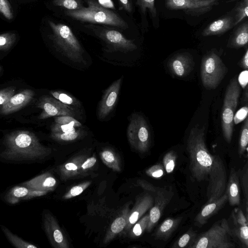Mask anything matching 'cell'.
Masks as SVG:
<instances>
[{
    "label": "cell",
    "instance_id": "cell-1",
    "mask_svg": "<svg viewBox=\"0 0 248 248\" xmlns=\"http://www.w3.org/2000/svg\"><path fill=\"white\" fill-rule=\"evenodd\" d=\"M1 158L11 161H35L43 159L51 152L43 145L32 132L17 130L7 134L4 140Z\"/></svg>",
    "mask_w": 248,
    "mask_h": 248
},
{
    "label": "cell",
    "instance_id": "cell-2",
    "mask_svg": "<svg viewBox=\"0 0 248 248\" xmlns=\"http://www.w3.org/2000/svg\"><path fill=\"white\" fill-rule=\"evenodd\" d=\"M187 151L193 179L198 182L208 180L214 155L206 146L204 126L200 127L197 124L191 129L187 140Z\"/></svg>",
    "mask_w": 248,
    "mask_h": 248
},
{
    "label": "cell",
    "instance_id": "cell-3",
    "mask_svg": "<svg viewBox=\"0 0 248 248\" xmlns=\"http://www.w3.org/2000/svg\"><path fill=\"white\" fill-rule=\"evenodd\" d=\"M88 6L67 11V16L75 19L93 23L103 24L122 29L128 28L127 23L115 13L101 6L94 0H87Z\"/></svg>",
    "mask_w": 248,
    "mask_h": 248
},
{
    "label": "cell",
    "instance_id": "cell-4",
    "mask_svg": "<svg viewBox=\"0 0 248 248\" xmlns=\"http://www.w3.org/2000/svg\"><path fill=\"white\" fill-rule=\"evenodd\" d=\"M52 31V39L62 54L75 63H84V51L79 41L68 26L48 21Z\"/></svg>",
    "mask_w": 248,
    "mask_h": 248
},
{
    "label": "cell",
    "instance_id": "cell-5",
    "mask_svg": "<svg viewBox=\"0 0 248 248\" xmlns=\"http://www.w3.org/2000/svg\"><path fill=\"white\" fill-rule=\"evenodd\" d=\"M228 220L223 218L207 231L197 235L189 248H235Z\"/></svg>",
    "mask_w": 248,
    "mask_h": 248
},
{
    "label": "cell",
    "instance_id": "cell-6",
    "mask_svg": "<svg viewBox=\"0 0 248 248\" xmlns=\"http://www.w3.org/2000/svg\"><path fill=\"white\" fill-rule=\"evenodd\" d=\"M241 89L237 79L234 78L230 81L226 90L221 112V126L224 139L231 142L233 129V116L237 107Z\"/></svg>",
    "mask_w": 248,
    "mask_h": 248
},
{
    "label": "cell",
    "instance_id": "cell-7",
    "mask_svg": "<svg viewBox=\"0 0 248 248\" xmlns=\"http://www.w3.org/2000/svg\"><path fill=\"white\" fill-rule=\"evenodd\" d=\"M227 72V69L219 56L213 50L207 52L202 58L201 66V77L204 88H216Z\"/></svg>",
    "mask_w": 248,
    "mask_h": 248
},
{
    "label": "cell",
    "instance_id": "cell-8",
    "mask_svg": "<svg viewBox=\"0 0 248 248\" xmlns=\"http://www.w3.org/2000/svg\"><path fill=\"white\" fill-rule=\"evenodd\" d=\"M127 136L130 145L135 150L141 153L148 151L150 145V129L141 115L135 113L130 116Z\"/></svg>",
    "mask_w": 248,
    "mask_h": 248
},
{
    "label": "cell",
    "instance_id": "cell-9",
    "mask_svg": "<svg viewBox=\"0 0 248 248\" xmlns=\"http://www.w3.org/2000/svg\"><path fill=\"white\" fill-rule=\"evenodd\" d=\"M209 184L207 188V202L220 197L225 191L227 186V173L222 160L218 155L214 156L213 163L209 175Z\"/></svg>",
    "mask_w": 248,
    "mask_h": 248
},
{
    "label": "cell",
    "instance_id": "cell-10",
    "mask_svg": "<svg viewBox=\"0 0 248 248\" xmlns=\"http://www.w3.org/2000/svg\"><path fill=\"white\" fill-rule=\"evenodd\" d=\"M37 107L42 110L38 117L39 119L64 115L75 118L80 115L78 108L65 105L54 97L48 96H44L40 98Z\"/></svg>",
    "mask_w": 248,
    "mask_h": 248
},
{
    "label": "cell",
    "instance_id": "cell-11",
    "mask_svg": "<svg viewBox=\"0 0 248 248\" xmlns=\"http://www.w3.org/2000/svg\"><path fill=\"white\" fill-rule=\"evenodd\" d=\"M220 0H165L166 8L171 10H183L187 15L199 16L210 12Z\"/></svg>",
    "mask_w": 248,
    "mask_h": 248
},
{
    "label": "cell",
    "instance_id": "cell-12",
    "mask_svg": "<svg viewBox=\"0 0 248 248\" xmlns=\"http://www.w3.org/2000/svg\"><path fill=\"white\" fill-rule=\"evenodd\" d=\"M151 192H155V204L150 208L149 220L147 231L150 232L159 220L165 206L170 201L173 193L170 189L165 187L153 186Z\"/></svg>",
    "mask_w": 248,
    "mask_h": 248
},
{
    "label": "cell",
    "instance_id": "cell-13",
    "mask_svg": "<svg viewBox=\"0 0 248 248\" xmlns=\"http://www.w3.org/2000/svg\"><path fill=\"white\" fill-rule=\"evenodd\" d=\"M43 224L47 238L55 248H68L69 243L54 216L49 212L43 213Z\"/></svg>",
    "mask_w": 248,
    "mask_h": 248
},
{
    "label": "cell",
    "instance_id": "cell-14",
    "mask_svg": "<svg viewBox=\"0 0 248 248\" xmlns=\"http://www.w3.org/2000/svg\"><path fill=\"white\" fill-rule=\"evenodd\" d=\"M123 78L122 77L114 81L104 92L97 108L98 119L104 120L113 109L117 102Z\"/></svg>",
    "mask_w": 248,
    "mask_h": 248
},
{
    "label": "cell",
    "instance_id": "cell-15",
    "mask_svg": "<svg viewBox=\"0 0 248 248\" xmlns=\"http://www.w3.org/2000/svg\"><path fill=\"white\" fill-rule=\"evenodd\" d=\"M98 35L114 51L127 53L137 48L133 41L126 39L116 30L103 29Z\"/></svg>",
    "mask_w": 248,
    "mask_h": 248
},
{
    "label": "cell",
    "instance_id": "cell-16",
    "mask_svg": "<svg viewBox=\"0 0 248 248\" xmlns=\"http://www.w3.org/2000/svg\"><path fill=\"white\" fill-rule=\"evenodd\" d=\"M167 65L172 75L183 78L187 76L193 70L194 62L190 54L181 52L175 54L170 59Z\"/></svg>",
    "mask_w": 248,
    "mask_h": 248
},
{
    "label": "cell",
    "instance_id": "cell-17",
    "mask_svg": "<svg viewBox=\"0 0 248 248\" xmlns=\"http://www.w3.org/2000/svg\"><path fill=\"white\" fill-rule=\"evenodd\" d=\"M231 217L233 224L230 227L233 236L235 237L242 247L248 248V217L245 216L242 209L235 208L232 212Z\"/></svg>",
    "mask_w": 248,
    "mask_h": 248
},
{
    "label": "cell",
    "instance_id": "cell-18",
    "mask_svg": "<svg viewBox=\"0 0 248 248\" xmlns=\"http://www.w3.org/2000/svg\"><path fill=\"white\" fill-rule=\"evenodd\" d=\"M154 199L149 193H145L139 197L132 209L130 210L128 222L124 229L129 230L154 204Z\"/></svg>",
    "mask_w": 248,
    "mask_h": 248
},
{
    "label": "cell",
    "instance_id": "cell-19",
    "mask_svg": "<svg viewBox=\"0 0 248 248\" xmlns=\"http://www.w3.org/2000/svg\"><path fill=\"white\" fill-rule=\"evenodd\" d=\"M227 201L228 196L225 192L217 199L207 202L195 217V226L199 227L203 226L210 218L217 214L225 205Z\"/></svg>",
    "mask_w": 248,
    "mask_h": 248
},
{
    "label": "cell",
    "instance_id": "cell-20",
    "mask_svg": "<svg viewBox=\"0 0 248 248\" xmlns=\"http://www.w3.org/2000/svg\"><path fill=\"white\" fill-rule=\"evenodd\" d=\"M47 193L46 191L33 190L23 186H16L5 194L4 198L8 203L14 204L21 201L44 196Z\"/></svg>",
    "mask_w": 248,
    "mask_h": 248
},
{
    "label": "cell",
    "instance_id": "cell-21",
    "mask_svg": "<svg viewBox=\"0 0 248 248\" xmlns=\"http://www.w3.org/2000/svg\"><path fill=\"white\" fill-rule=\"evenodd\" d=\"M234 16L225 15L207 25L202 34L204 37L223 35L234 27Z\"/></svg>",
    "mask_w": 248,
    "mask_h": 248
},
{
    "label": "cell",
    "instance_id": "cell-22",
    "mask_svg": "<svg viewBox=\"0 0 248 248\" xmlns=\"http://www.w3.org/2000/svg\"><path fill=\"white\" fill-rule=\"evenodd\" d=\"M34 95L33 91L26 89L13 95L6 104L2 106L1 113L6 115L18 110L28 104Z\"/></svg>",
    "mask_w": 248,
    "mask_h": 248
},
{
    "label": "cell",
    "instance_id": "cell-23",
    "mask_svg": "<svg viewBox=\"0 0 248 248\" xmlns=\"http://www.w3.org/2000/svg\"><path fill=\"white\" fill-rule=\"evenodd\" d=\"M57 181L52 174L46 172L21 184L28 188L47 192L53 190Z\"/></svg>",
    "mask_w": 248,
    "mask_h": 248
},
{
    "label": "cell",
    "instance_id": "cell-24",
    "mask_svg": "<svg viewBox=\"0 0 248 248\" xmlns=\"http://www.w3.org/2000/svg\"><path fill=\"white\" fill-rule=\"evenodd\" d=\"M228 196L230 205H239L240 203V187L238 170L232 167L230 170L229 181L225 191Z\"/></svg>",
    "mask_w": 248,
    "mask_h": 248
},
{
    "label": "cell",
    "instance_id": "cell-25",
    "mask_svg": "<svg viewBox=\"0 0 248 248\" xmlns=\"http://www.w3.org/2000/svg\"><path fill=\"white\" fill-rule=\"evenodd\" d=\"M130 210L128 206L126 207L112 222L104 239L105 244L112 240L125 229L128 222Z\"/></svg>",
    "mask_w": 248,
    "mask_h": 248
},
{
    "label": "cell",
    "instance_id": "cell-26",
    "mask_svg": "<svg viewBox=\"0 0 248 248\" xmlns=\"http://www.w3.org/2000/svg\"><path fill=\"white\" fill-rule=\"evenodd\" d=\"M248 42V22L241 24L233 31L228 42L227 46L238 49L247 46Z\"/></svg>",
    "mask_w": 248,
    "mask_h": 248
},
{
    "label": "cell",
    "instance_id": "cell-27",
    "mask_svg": "<svg viewBox=\"0 0 248 248\" xmlns=\"http://www.w3.org/2000/svg\"><path fill=\"white\" fill-rule=\"evenodd\" d=\"M183 217H170L166 219L157 228L155 233V238L167 241L176 230Z\"/></svg>",
    "mask_w": 248,
    "mask_h": 248
},
{
    "label": "cell",
    "instance_id": "cell-28",
    "mask_svg": "<svg viewBox=\"0 0 248 248\" xmlns=\"http://www.w3.org/2000/svg\"><path fill=\"white\" fill-rule=\"evenodd\" d=\"M86 155H80L62 165L59 167L60 175L62 178L69 179L82 173L81 166L86 159Z\"/></svg>",
    "mask_w": 248,
    "mask_h": 248
},
{
    "label": "cell",
    "instance_id": "cell-29",
    "mask_svg": "<svg viewBox=\"0 0 248 248\" xmlns=\"http://www.w3.org/2000/svg\"><path fill=\"white\" fill-rule=\"evenodd\" d=\"M136 4L138 5L143 18L146 16L147 13L153 21L155 27L159 26V19L155 6V0H137Z\"/></svg>",
    "mask_w": 248,
    "mask_h": 248
},
{
    "label": "cell",
    "instance_id": "cell-30",
    "mask_svg": "<svg viewBox=\"0 0 248 248\" xmlns=\"http://www.w3.org/2000/svg\"><path fill=\"white\" fill-rule=\"evenodd\" d=\"M102 162L114 171H120L121 168L118 155L110 148L104 149L100 154Z\"/></svg>",
    "mask_w": 248,
    "mask_h": 248
},
{
    "label": "cell",
    "instance_id": "cell-31",
    "mask_svg": "<svg viewBox=\"0 0 248 248\" xmlns=\"http://www.w3.org/2000/svg\"><path fill=\"white\" fill-rule=\"evenodd\" d=\"M0 227L6 238L16 248H38L37 246L22 239L17 235L13 233L5 226L1 225Z\"/></svg>",
    "mask_w": 248,
    "mask_h": 248
},
{
    "label": "cell",
    "instance_id": "cell-32",
    "mask_svg": "<svg viewBox=\"0 0 248 248\" xmlns=\"http://www.w3.org/2000/svg\"><path fill=\"white\" fill-rule=\"evenodd\" d=\"M50 93L57 100L69 106L79 108L81 107L80 101L73 95L61 91H52Z\"/></svg>",
    "mask_w": 248,
    "mask_h": 248
},
{
    "label": "cell",
    "instance_id": "cell-33",
    "mask_svg": "<svg viewBox=\"0 0 248 248\" xmlns=\"http://www.w3.org/2000/svg\"><path fill=\"white\" fill-rule=\"evenodd\" d=\"M197 234L192 228H189L187 231L177 240L171 246L172 248H189L193 244Z\"/></svg>",
    "mask_w": 248,
    "mask_h": 248
},
{
    "label": "cell",
    "instance_id": "cell-34",
    "mask_svg": "<svg viewBox=\"0 0 248 248\" xmlns=\"http://www.w3.org/2000/svg\"><path fill=\"white\" fill-rule=\"evenodd\" d=\"M86 134V132L82 130H77L74 132L62 133H51L50 137L53 140L59 142L72 141L79 139Z\"/></svg>",
    "mask_w": 248,
    "mask_h": 248
},
{
    "label": "cell",
    "instance_id": "cell-35",
    "mask_svg": "<svg viewBox=\"0 0 248 248\" xmlns=\"http://www.w3.org/2000/svg\"><path fill=\"white\" fill-rule=\"evenodd\" d=\"M233 11L235 27L244 19L248 18V2L241 0L236 3Z\"/></svg>",
    "mask_w": 248,
    "mask_h": 248
},
{
    "label": "cell",
    "instance_id": "cell-36",
    "mask_svg": "<svg viewBox=\"0 0 248 248\" xmlns=\"http://www.w3.org/2000/svg\"><path fill=\"white\" fill-rule=\"evenodd\" d=\"M238 171L239 181L243 191L246 201V217H248V164L247 162L243 168Z\"/></svg>",
    "mask_w": 248,
    "mask_h": 248
},
{
    "label": "cell",
    "instance_id": "cell-37",
    "mask_svg": "<svg viewBox=\"0 0 248 248\" xmlns=\"http://www.w3.org/2000/svg\"><path fill=\"white\" fill-rule=\"evenodd\" d=\"M248 119L247 117L245 119L244 124L242 125L239 142L238 154L241 157L248 150Z\"/></svg>",
    "mask_w": 248,
    "mask_h": 248
},
{
    "label": "cell",
    "instance_id": "cell-38",
    "mask_svg": "<svg viewBox=\"0 0 248 248\" xmlns=\"http://www.w3.org/2000/svg\"><path fill=\"white\" fill-rule=\"evenodd\" d=\"M149 220V214H148L137 221L129 232L130 236L136 238L140 236L147 229Z\"/></svg>",
    "mask_w": 248,
    "mask_h": 248
},
{
    "label": "cell",
    "instance_id": "cell-39",
    "mask_svg": "<svg viewBox=\"0 0 248 248\" xmlns=\"http://www.w3.org/2000/svg\"><path fill=\"white\" fill-rule=\"evenodd\" d=\"M53 3L69 10H78L83 7L81 0H53Z\"/></svg>",
    "mask_w": 248,
    "mask_h": 248
},
{
    "label": "cell",
    "instance_id": "cell-40",
    "mask_svg": "<svg viewBox=\"0 0 248 248\" xmlns=\"http://www.w3.org/2000/svg\"><path fill=\"white\" fill-rule=\"evenodd\" d=\"M91 181H88L84 182L81 184L73 186L63 196L64 199H69L73 198L81 194L87 187L91 184Z\"/></svg>",
    "mask_w": 248,
    "mask_h": 248
},
{
    "label": "cell",
    "instance_id": "cell-41",
    "mask_svg": "<svg viewBox=\"0 0 248 248\" xmlns=\"http://www.w3.org/2000/svg\"><path fill=\"white\" fill-rule=\"evenodd\" d=\"M176 155L173 151L168 152L163 158V164L164 169L168 173L173 170L176 164Z\"/></svg>",
    "mask_w": 248,
    "mask_h": 248
},
{
    "label": "cell",
    "instance_id": "cell-42",
    "mask_svg": "<svg viewBox=\"0 0 248 248\" xmlns=\"http://www.w3.org/2000/svg\"><path fill=\"white\" fill-rule=\"evenodd\" d=\"M16 40L15 34L7 32L0 34V50H6L9 49Z\"/></svg>",
    "mask_w": 248,
    "mask_h": 248
},
{
    "label": "cell",
    "instance_id": "cell-43",
    "mask_svg": "<svg viewBox=\"0 0 248 248\" xmlns=\"http://www.w3.org/2000/svg\"><path fill=\"white\" fill-rule=\"evenodd\" d=\"M145 173L154 178H160L164 175V168L161 164L157 163L146 170Z\"/></svg>",
    "mask_w": 248,
    "mask_h": 248
},
{
    "label": "cell",
    "instance_id": "cell-44",
    "mask_svg": "<svg viewBox=\"0 0 248 248\" xmlns=\"http://www.w3.org/2000/svg\"><path fill=\"white\" fill-rule=\"evenodd\" d=\"M75 126L73 124H60L55 123L51 127V133H62L76 131Z\"/></svg>",
    "mask_w": 248,
    "mask_h": 248
},
{
    "label": "cell",
    "instance_id": "cell-45",
    "mask_svg": "<svg viewBox=\"0 0 248 248\" xmlns=\"http://www.w3.org/2000/svg\"><path fill=\"white\" fill-rule=\"evenodd\" d=\"M55 123L60 124H73L75 127H81V124L74 117L70 116H59L55 117Z\"/></svg>",
    "mask_w": 248,
    "mask_h": 248
},
{
    "label": "cell",
    "instance_id": "cell-46",
    "mask_svg": "<svg viewBox=\"0 0 248 248\" xmlns=\"http://www.w3.org/2000/svg\"><path fill=\"white\" fill-rule=\"evenodd\" d=\"M16 90L15 87H9L0 91V105L6 104L14 95Z\"/></svg>",
    "mask_w": 248,
    "mask_h": 248
},
{
    "label": "cell",
    "instance_id": "cell-47",
    "mask_svg": "<svg viewBox=\"0 0 248 248\" xmlns=\"http://www.w3.org/2000/svg\"><path fill=\"white\" fill-rule=\"evenodd\" d=\"M0 13L8 20L13 18L12 9L8 0H0Z\"/></svg>",
    "mask_w": 248,
    "mask_h": 248
},
{
    "label": "cell",
    "instance_id": "cell-48",
    "mask_svg": "<svg viewBox=\"0 0 248 248\" xmlns=\"http://www.w3.org/2000/svg\"><path fill=\"white\" fill-rule=\"evenodd\" d=\"M248 112L247 105L239 109L233 116V123L237 124L245 120L247 117Z\"/></svg>",
    "mask_w": 248,
    "mask_h": 248
},
{
    "label": "cell",
    "instance_id": "cell-49",
    "mask_svg": "<svg viewBox=\"0 0 248 248\" xmlns=\"http://www.w3.org/2000/svg\"><path fill=\"white\" fill-rule=\"evenodd\" d=\"M96 162V158L94 156H92L86 159L81 166L82 172L93 167Z\"/></svg>",
    "mask_w": 248,
    "mask_h": 248
},
{
    "label": "cell",
    "instance_id": "cell-50",
    "mask_svg": "<svg viewBox=\"0 0 248 248\" xmlns=\"http://www.w3.org/2000/svg\"><path fill=\"white\" fill-rule=\"evenodd\" d=\"M248 79V71L247 70H245L239 74L237 80L241 87L245 89L247 86Z\"/></svg>",
    "mask_w": 248,
    "mask_h": 248
},
{
    "label": "cell",
    "instance_id": "cell-51",
    "mask_svg": "<svg viewBox=\"0 0 248 248\" xmlns=\"http://www.w3.org/2000/svg\"><path fill=\"white\" fill-rule=\"evenodd\" d=\"M238 65L241 68L247 70L248 68V49L247 47L245 53L238 62Z\"/></svg>",
    "mask_w": 248,
    "mask_h": 248
},
{
    "label": "cell",
    "instance_id": "cell-52",
    "mask_svg": "<svg viewBox=\"0 0 248 248\" xmlns=\"http://www.w3.org/2000/svg\"><path fill=\"white\" fill-rule=\"evenodd\" d=\"M98 3L105 8L115 9V6L112 0H97Z\"/></svg>",
    "mask_w": 248,
    "mask_h": 248
},
{
    "label": "cell",
    "instance_id": "cell-53",
    "mask_svg": "<svg viewBox=\"0 0 248 248\" xmlns=\"http://www.w3.org/2000/svg\"><path fill=\"white\" fill-rule=\"evenodd\" d=\"M121 5L120 9H124L125 11L131 12L132 11L131 4L129 0H119Z\"/></svg>",
    "mask_w": 248,
    "mask_h": 248
},
{
    "label": "cell",
    "instance_id": "cell-54",
    "mask_svg": "<svg viewBox=\"0 0 248 248\" xmlns=\"http://www.w3.org/2000/svg\"><path fill=\"white\" fill-rule=\"evenodd\" d=\"M248 87L247 86L245 88V92L244 93V94H243V97H242V99L245 102L246 101V102H248Z\"/></svg>",
    "mask_w": 248,
    "mask_h": 248
},
{
    "label": "cell",
    "instance_id": "cell-55",
    "mask_svg": "<svg viewBox=\"0 0 248 248\" xmlns=\"http://www.w3.org/2000/svg\"><path fill=\"white\" fill-rule=\"evenodd\" d=\"M193 0L200 1H204V0Z\"/></svg>",
    "mask_w": 248,
    "mask_h": 248
},
{
    "label": "cell",
    "instance_id": "cell-56",
    "mask_svg": "<svg viewBox=\"0 0 248 248\" xmlns=\"http://www.w3.org/2000/svg\"><path fill=\"white\" fill-rule=\"evenodd\" d=\"M245 2H248V0H242Z\"/></svg>",
    "mask_w": 248,
    "mask_h": 248
}]
</instances>
